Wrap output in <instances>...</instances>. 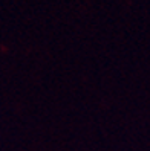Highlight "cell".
<instances>
[]
</instances>
